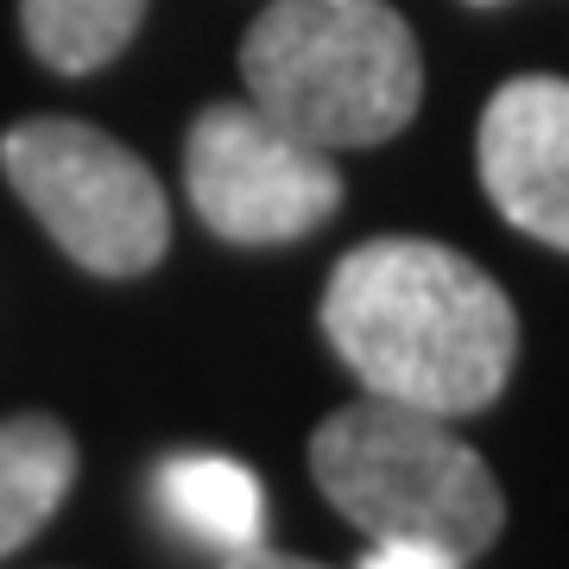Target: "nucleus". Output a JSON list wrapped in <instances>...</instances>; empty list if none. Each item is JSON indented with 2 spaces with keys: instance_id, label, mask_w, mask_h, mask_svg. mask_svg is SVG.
Returning <instances> with one entry per match:
<instances>
[{
  "instance_id": "obj_7",
  "label": "nucleus",
  "mask_w": 569,
  "mask_h": 569,
  "mask_svg": "<svg viewBox=\"0 0 569 569\" xmlns=\"http://www.w3.org/2000/svg\"><path fill=\"white\" fill-rule=\"evenodd\" d=\"M152 493H159L164 519L183 538L222 550V557H234L247 545H266V493L228 456H171L159 468Z\"/></svg>"
},
{
  "instance_id": "obj_6",
  "label": "nucleus",
  "mask_w": 569,
  "mask_h": 569,
  "mask_svg": "<svg viewBox=\"0 0 569 569\" xmlns=\"http://www.w3.org/2000/svg\"><path fill=\"white\" fill-rule=\"evenodd\" d=\"M481 183L512 228L569 253V82L519 77L481 114Z\"/></svg>"
},
{
  "instance_id": "obj_1",
  "label": "nucleus",
  "mask_w": 569,
  "mask_h": 569,
  "mask_svg": "<svg viewBox=\"0 0 569 569\" xmlns=\"http://www.w3.org/2000/svg\"><path fill=\"white\" fill-rule=\"evenodd\" d=\"M323 336L367 399L468 418L500 399L519 317L475 260L437 241H367L323 291Z\"/></svg>"
},
{
  "instance_id": "obj_5",
  "label": "nucleus",
  "mask_w": 569,
  "mask_h": 569,
  "mask_svg": "<svg viewBox=\"0 0 569 569\" xmlns=\"http://www.w3.org/2000/svg\"><path fill=\"white\" fill-rule=\"evenodd\" d=\"M183 183L197 216L234 247L298 241L342 203V178L323 146L298 140L253 102H216L197 114L183 146Z\"/></svg>"
},
{
  "instance_id": "obj_10",
  "label": "nucleus",
  "mask_w": 569,
  "mask_h": 569,
  "mask_svg": "<svg viewBox=\"0 0 569 569\" xmlns=\"http://www.w3.org/2000/svg\"><path fill=\"white\" fill-rule=\"evenodd\" d=\"M361 569H462V557L437 545H411V538H380L361 557Z\"/></svg>"
},
{
  "instance_id": "obj_2",
  "label": "nucleus",
  "mask_w": 569,
  "mask_h": 569,
  "mask_svg": "<svg viewBox=\"0 0 569 569\" xmlns=\"http://www.w3.org/2000/svg\"><path fill=\"white\" fill-rule=\"evenodd\" d=\"M260 114L323 146H380L418 114L425 63L387 0H272L241 44Z\"/></svg>"
},
{
  "instance_id": "obj_8",
  "label": "nucleus",
  "mask_w": 569,
  "mask_h": 569,
  "mask_svg": "<svg viewBox=\"0 0 569 569\" xmlns=\"http://www.w3.org/2000/svg\"><path fill=\"white\" fill-rule=\"evenodd\" d=\"M77 481V443L58 418H0V557L44 531Z\"/></svg>"
},
{
  "instance_id": "obj_4",
  "label": "nucleus",
  "mask_w": 569,
  "mask_h": 569,
  "mask_svg": "<svg viewBox=\"0 0 569 569\" xmlns=\"http://www.w3.org/2000/svg\"><path fill=\"white\" fill-rule=\"evenodd\" d=\"M0 171L44 234L102 279L159 266L171 241L164 190L121 140L82 121H26L0 140Z\"/></svg>"
},
{
  "instance_id": "obj_12",
  "label": "nucleus",
  "mask_w": 569,
  "mask_h": 569,
  "mask_svg": "<svg viewBox=\"0 0 569 569\" xmlns=\"http://www.w3.org/2000/svg\"><path fill=\"white\" fill-rule=\"evenodd\" d=\"M468 7H493V0H468Z\"/></svg>"
},
{
  "instance_id": "obj_11",
  "label": "nucleus",
  "mask_w": 569,
  "mask_h": 569,
  "mask_svg": "<svg viewBox=\"0 0 569 569\" xmlns=\"http://www.w3.org/2000/svg\"><path fill=\"white\" fill-rule=\"evenodd\" d=\"M222 569H323V563H310V557H284V550H266V545H247V550H234Z\"/></svg>"
},
{
  "instance_id": "obj_9",
  "label": "nucleus",
  "mask_w": 569,
  "mask_h": 569,
  "mask_svg": "<svg viewBox=\"0 0 569 569\" xmlns=\"http://www.w3.org/2000/svg\"><path fill=\"white\" fill-rule=\"evenodd\" d=\"M146 0H20L26 44L39 51V63L82 77L96 63H114L127 39L140 32Z\"/></svg>"
},
{
  "instance_id": "obj_3",
  "label": "nucleus",
  "mask_w": 569,
  "mask_h": 569,
  "mask_svg": "<svg viewBox=\"0 0 569 569\" xmlns=\"http://www.w3.org/2000/svg\"><path fill=\"white\" fill-rule=\"evenodd\" d=\"M310 475L348 526L411 538L456 557H481L500 538V488L488 462L430 411L392 399H355L310 437Z\"/></svg>"
}]
</instances>
